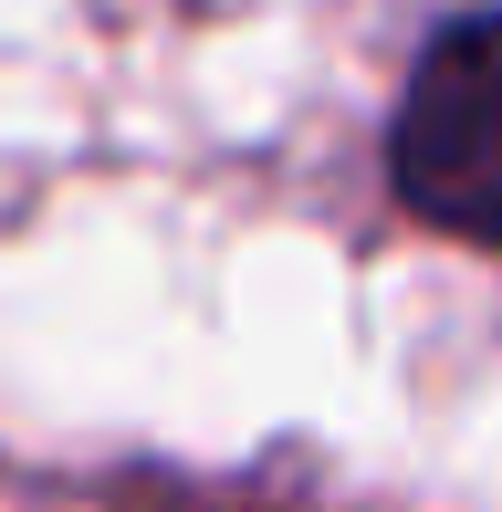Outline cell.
Masks as SVG:
<instances>
[{
  "instance_id": "6da1fadb",
  "label": "cell",
  "mask_w": 502,
  "mask_h": 512,
  "mask_svg": "<svg viewBox=\"0 0 502 512\" xmlns=\"http://www.w3.org/2000/svg\"><path fill=\"white\" fill-rule=\"evenodd\" d=\"M387 189L450 241L502 251V11L450 21L387 115Z\"/></svg>"
}]
</instances>
